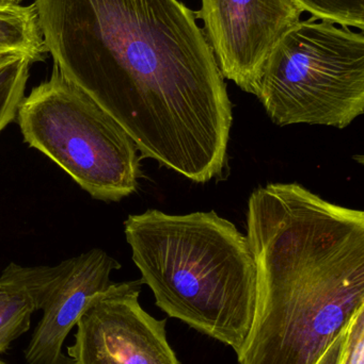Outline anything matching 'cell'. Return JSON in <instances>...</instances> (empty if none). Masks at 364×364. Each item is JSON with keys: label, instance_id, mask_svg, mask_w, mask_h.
<instances>
[{"label": "cell", "instance_id": "277c9868", "mask_svg": "<svg viewBox=\"0 0 364 364\" xmlns=\"http://www.w3.org/2000/svg\"><path fill=\"white\" fill-rule=\"evenodd\" d=\"M254 95L279 126H350L364 111V34L310 17L277 45Z\"/></svg>", "mask_w": 364, "mask_h": 364}, {"label": "cell", "instance_id": "9a60e30c", "mask_svg": "<svg viewBox=\"0 0 364 364\" xmlns=\"http://www.w3.org/2000/svg\"><path fill=\"white\" fill-rule=\"evenodd\" d=\"M24 0H0V4H21Z\"/></svg>", "mask_w": 364, "mask_h": 364}, {"label": "cell", "instance_id": "9c48e42d", "mask_svg": "<svg viewBox=\"0 0 364 364\" xmlns=\"http://www.w3.org/2000/svg\"><path fill=\"white\" fill-rule=\"evenodd\" d=\"M68 260L55 267H21L10 263L0 275V355L27 333L31 316L42 309L66 269Z\"/></svg>", "mask_w": 364, "mask_h": 364}, {"label": "cell", "instance_id": "5b68a950", "mask_svg": "<svg viewBox=\"0 0 364 364\" xmlns=\"http://www.w3.org/2000/svg\"><path fill=\"white\" fill-rule=\"evenodd\" d=\"M16 117L25 142L94 198L119 201L136 192L141 157L134 141L56 66L24 96Z\"/></svg>", "mask_w": 364, "mask_h": 364}, {"label": "cell", "instance_id": "8992f818", "mask_svg": "<svg viewBox=\"0 0 364 364\" xmlns=\"http://www.w3.org/2000/svg\"><path fill=\"white\" fill-rule=\"evenodd\" d=\"M142 282L113 284L94 295L77 322L68 356L76 364H182L156 320L139 303Z\"/></svg>", "mask_w": 364, "mask_h": 364}, {"label": "cell", "instance_id": "7c38bea8", "mask_svg": "<svg viewBox=\"0 0 364 364\" xmlns=\"http://www.w3.org/2000/svg\"><path fill=\"white\" fill-rule=\"evenodd\" d=\"M316 21L364 29V0H292Z\"/></svg>", "mask_w": 364, "mask_h": 364}, {"label": "cell", "instance_id": "ba28073f", "mask_svg": "<svg viewBox=\"0 0 364 364\" xmlns=\"http://www.w3.org/2000/svg\"><path fill=\"white\" fill-rule=\"evenodd\" d=\"M121 265L104 250L94 248L68 264L42 307L29 344L28 364H76L63 353L64 342L94 295L110 286V276Z\"/></svg>", "mask_w": 364, "mask_h": 364}, {"label": "cell", "instance_id": "7a4b0ae2", "mask_svg": "<svg viewBox=\"0 0 364 364\" xmlns=\"http://www.w3.org/2000/svg\"><path fill=\"white\" fill-rule=\"evenodd\" d=\"M256 311L239 364H316L364 306V213L301 184L250 195Z\"/></svg>", "mask_w": 364, "mask_h": 364}, {"label": "cell", "instance_id": "52a82bcc", "mask_svg": "<svg viewBox=\"0 0 364 364\" xmlns=\"http://www.w3.org/2000/svg\"><path fill=\"white\" fill-rule=\"evenodd\" d=\"M197 13L222 76L254 94L274 49L303 12L292 0H202Z\"/></svg>", "mask_w": 364, "mask_h": 364}, {"label": "cell", "instance_id": "5bb4252c", "mask_svg": "<svg viewBox=\"0 0 364 364\" xmlns=\"http://www.w3.org/2000/svg\"><path fill=\"white\" fill-rule=\"evenodd\" d=\"M346 328L344 327L341 333L327 346L316 364H340L343 354L344 342H345Z\"/></svg>", "mask_w": 364, "mask_h": 364}, {"label": "cell", "instance_id": "2e32d148", "mask_svg": "<svg viewBox=\"0 0 364 364\" xmlns=\"http://www.w3.org/2000/svg\"><path fill=\"white\" fill-rule=\"evenodd\" d=\"M0 364H6V363H4V361L0 360Z\"/></svg>", "mask_w": 364, "mask_h": 364}, {"label": "cell", "instance_id": "6da1fadb", "mask_svg": "<svg viewBox=\"0 0 364 364\" xmlns=\"http://www.w3.org/2000/svg\"><path fill=\"white\" fill-rule=\"evenodd\" d=\"M60 74L141 157L205 183L227 164L232 102L198 13L180 0H34Z\"/></svg>", "mask_w": 364, "mask_h": 364}, {"label": "cell", "instance_id": "4fadbf2b", "mask_svg": "<svg viewBox=\"0 0 364 364\" xmlns=\"http://www.w3.org/2000/svg\"><path fill=\"white\" fill-rule=\"evenodd\" d=\"M346 336L340 364H364V306L345 326Z\"/></svg>", "mask_w": 364, "mask_h": 364}, {"label": "cell", "instance_id": "3957f363", "mask_svg": "<svg viewBox=\"0 0 364 364\" xmlns=\"http://www.w3.org/2000/svg\"><path fill=\"white\" fill-rule=\"evenodd\" d=\"M124 233L156 306L239 356L256 301V267L246 235L215 211L156 209L128 215Z\"/></svg>", "mask_w": 364, "mask_h": 364}, {"label": "cell", "instance_id": "30bf717a", "mask_svg": "<svg viewBox=\"0 0 364 364\" xmlns=\"http://www.w3.org/2000/svg\"><path fill=\"white\" fill-rule=\"evenodd\" d=\"M47 55L34 4H0V57L21 55L33 64Z\"/></svg>", "mask_w": 364, "mask_h": 364}, {"label": "cell", "instance_id": "8fae6325", "mask_svg": "<svg viewBox=\"0 0 364 364\" xmlns=\"http://www.w3.org/2000/svg\"><path fill=\"white\" fill-rule=\"evenodd\" d=\"M32 62L19 57L0 66V132L16 117Z\"/></svg>", "mask_w": 364, "mask_h": 364}, {"label": "cell", "instance_id": "e0dca14e", "mask_svg": "<svg viewBox=\"0 0 364 364\" xmlns=\"http://www.w3.org/2000/svg\"></svg>", "mask_w": 364, "mask_h": 364}]
</instances>
